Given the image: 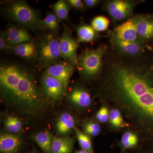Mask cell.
Segmentation results:
<instances>
[{
    "label": "cell",
    "instance_id": "1",
    "mask_svg": "<svg viewBox=\"0 0 153 153\" xmlns=\"http://www.w3.org/2000/svg\"><path fill=\"white\" fill-rule=\"evenodd\" d=\"M100 81L99 97L102 104L120 111L141 144L153 143V68L116 61Z\"/></svg>",
    "mask_w": 153,
    "mask_h": 153
},
{
    "label": "cell",
    "instance_id": "2",
    "mask_svg": "<svg viewBox=\"0 0 153 153\" xmlns=\"http://www.w3.org/2000/svg\"><path fill=\"white\" fill-rule=\"evenodd\" d=\"M1 101L16 112L26 117H42L48 110V100L27 69L13 63L0 66Z\"/></svg>",
    "mask_w": 153,
    "mask_h": 153
},
{
    "label": "cell",
    "instance_id": "3",
    "mask_svg": "<svg viewBox=\"0 0 153 153\" xmlns=\"http://www.w3.org/2000/svg\"><path fill=\"white\" fill-rule=\"evenodd\" d=\"M5 13L10 20L26 29L32 31L43 29L38 13L25 1L11 2L6 7Z\"/></svg>",
    "mask_w": 153,
    "mask_h": 153
},
{
    "label": "cell",
    "instance_id": "4",
    "mask_svg": "<svg viewBox=\"0 0 153 153\" xmlns=\"http://www.w3.org/2000/svg\"><path fill=\"white\" fill-rule=\"evenodd\" d=\"M62 58L59 47V38L55 33L44 34L38 42V66L46 68L61 61Z\"/></svg>",
    "mask_w": 153,
    "mask_h": 153
},
{
    "label": "cell",
    "instance_id": "5",
    "mask_svg": "<svg viewBox=\"0 0 153 153\" xmlns=\"http://www.w3.org/2000/svg\"><path fill=\"white\" fill-rule=\"evenodd\" d=\"M106 46L101 45L95 49H87L77 58L76 66L82 77L87 79L96 78L101 72L102 57Z\"/></svg>",
    "mask_w": 153,
    "mask_h": 153
},
{
    "label": "cell",
    "instance_id": "6",
    "mask_svg": "<svg viewBox=\"0 0 153 153\" xmlns=\"http://www.w3.org/2000/svg\"><path fill=\"white\" fill-rule=\"evenodd\" d=\"M41 87L47 100L52 102L61 101L67 89L59 80L45 73L41 77Z\"/></svg>",
    "mask_w": 153,
    "mask_h": 153
},
{
    "label": "cell",
    "instance_id": "7",
    "mask_svg": "<svg viewBox=\"0 0 153 153\" xmlns=\"http://www.w3.org/2000/svg\"><path fill=\"white\" fill-rule=\"evenodd\" d=\"M78 43V41L72 37L70 30L64 24L63 33L59 38V47L62 58L76 65L78 58L76 50Z\"/></svg>",
    "mask_w": 153,
    "mask_h": 153
},
{
    "label": "cell",
    "instance_id": "8",
    "mask_svg": "<svg viewBox=\"0 0 153 153\" xmlns=\"http://www.w3.org/2000/svg\"><path fill=\"white\" fill-rule=\"evenodd\" d=\"M76 65L67 60L60 61L45 69L44 73L55 77L67 88Z\"/></svg>",
    "mask_w": 153,
    "mask_h": 153
},
{
    "label": "cell",
    "instance_id": "9",
    "mask_svg": "<svg viewBox=\"0 0 153 153\" xmlns=\"http://www.w3.org/2000/svg\"><path fill=\"white\" fill-rule=\"evenodd\" d=\"M134 6V4L132 1L114 0L107 3L106 9L113 19L120 21L131 16Z\"/></svg>",
    "mask_w": 153,
    "mask_h": 153
},
{
    "label": "cell",
    "instance_id": "10",
    "mask_svg": "<svg viewBox=\"0 0 153 153\" xmlns=\"http://www.w3.org/2000/svg\"><path fill=\"white\" fill-rule=\"evenodd\" d=\"M67 97L70 103L78 109H86L92 104L90 94L82 85L74 86L68 92Z\"/></svg>",
    "mask_w": 153,
    "mask_h": 153
},
{
    "label": "cell",
    "instance_id": "11",
    "mask_svg": "<svg viewBox=\"0 0 153 153\" xmlns=\"http://www.w3.org/2000/svg\"><path fill=\"white\" fill-rule=\"evenodd\" d=\"M114 47L118 52L123 55L129 56H136L143 52L144 48L143 41L138 39L133 41L119 40L112 37Z\"/></svg>",
    "mask_w": 153,
    "mask_h": 153
},
{
    "label": "cell",
    "instance_id": "12",
    "mask_svg": "<svg viewBox=\"0 0 153 153\" xmlns=\"http://www.w3.org/2000/svg\"><path fill=\"white\" fill-rule=\"evenodd\" d=\"M4 34L7 44L11 47L32 40L25 28L16 25L8 26Z\"/></svg>",
    "mask_w": 153,
    "mask_h": 153
},
{
    "label": "cell",
    "instance_id": "13",
    "mask_svg": "<svg viewBox=\"0 0 153 153\" xmlns=\"http://www.w3.org/2000/svg\"><path fill=\"white\" fill-rule=\"evenodd\" d=\"M112 37L127 41H135L140 39L134 17L117 27L114 29Z\"/></svg>",
    "mask_w": 153,
    "mask_h": 153
},
{
    "label": "cell",
    "instance_id": "14",
    "mask_svg": "<svg viewBox=\"0 0 153 153\" xmlns=\"http://www.w3.org/2000/svg\"><path fill=\"white\" fill-rule=\"evenodd\" d=\"M134 18L140 40L144 42L153 39V16L140 15Z\"/></svg>",
    "mask_w": 153,
    "mask_h": 153
},
{
    "label": "cell",
    "instance_id": "15",
    "mask_svg": "<svg viewBox=\"0 0 153 153\" xmlns=\"http://www.w3.org/2000/svg\"><path fill=\"white\" fill-rule=\"evenodd\" d=\"M22 146V139L19 134L6 133L0 137L1 153H19Z\"/></svg>",
    "mask_w": 153,
    "mask_h": 153
},
{
    "label": "cell",
    "instance_id": "16",
    "mask_svg": "<svg viewBox=\"0 0 153 153\" xmlns=\"http://www.w3.org/2000/svg\"><path fill=\"white\" fill-rule=\"evenodd\" d=\"M76 127L75 118L68 112L61 114L55 122L56 133L60 137H68Z\"/></svg>",
    "mask_w": 153,
    "mask_h": 153
},
{
    "label": "cell",
    "instance_id": "17",
    "mask_svg": "<svg viewBox=\"0 0 153 153\" xmlns=\"http://www.w3.org/2000/svg\"><path fill=\"white\" fill-rule=\"evenodd\" d=\"M12 50L19 57L30 60H37L38 42L33 40L24 42L12 47Z\"/></svg>",
    "mask_w": 153,
    "mask_h": 153
},
{
    "label": "cell",
    "instance_id": "18",
    "mask_svg": "<svg viewBox=\"0 0 153 153\" xmlns=\"http://www.w3.org/2000/svg\"><path fill=\"white\" fill-rule=\"evenodd\" d=\"M75 139L73 137L54 136L51 146V153H72Z\"/></svg>",
    "mask_w": 153,
    "mask_h": 153
},
{
    "label": "cell",
    "instance_id": "19",
    "mask_svg": "<svg viewBox=\"0 0 153 153\" xmlns=\"http://www.w3.org/2000/svg\"><path fill=\"white\" fill-rule=\"evenodd\" d=\"M140 143L139 137L137 135L130 129H127L123 133L119 143L121 150V153L137 148L139 146Z\"/></svg>",
    "mask_w": 153,
    "mask_h": 153
},
{
    "label": "cell",
    "instance_id": "20",
    "mask_svg": "<svg viewBox=\"0 0 153 153\" xmlns=\"http://www.w3.org/2000/svg\"><path fill=\"white\" fill-rule=\"evenodd\" d=\"M53 137L50 131L45 130L36 134L33 136V139L44 153H51Z\"/></svg>",
    "mask_w": 153,
    "mask_h": 153
},
{
    "label": "cell",
    "instance_id": "21",
    "mask_svg": "<svg viewBox=\"0 0 153 153\" xmlns=\"http://www.w3.org/2000/svg\"><path fill=\"white\" fill-rule=\"evenodd\" d=\"M109 122L111 127L114 129L130 128V125L125 120L118 109L114 108H110Z\"/></svg>",
    "mask_w": 153,
    "mask_h": 153
},
{
    "label": "cell",
    "instance_id": "22",
    "mask_svg": "<svg viewBox=\"0 0 153 153\" xmlns=\"http://www.w3.org/2000/svg\"><path fill=\"white\" fill-rule=\"evenodd\" d=\"M77 41L79 42L88 43L96 39L97 36V31L91 26L82 25L79 26L76 30Z\"/></svg>",
    "mask_w": 153,
    "mask_h": 153
},
{
    "label": "cell",
    "instance_id": "23",
    "mask_svg": "<svg viewBox=\"0 0 153 153\" xmlns=\"http://www.w3.org/2000/svg\"><path fill=\"white\" fill-rule=\"evenodd\" d=\"M4 126L7 131L12 134H19L23 128L22 121L14 115L7 116L4 120Z\"/></svg>",
    "mask_w": 153,
    "mask_h": 153
},
{
    "label": "cell",
    "instance_id": "24",
    "mask_svg": "<svg viewBox=\"0 0 153 153\" xmlns=\"http://www.w3.org/2000/svg\"><path fill=\"white\" fill-rule=\"evenodd\" d=\"M54 14L59 21L67 20L70 10V5L66 1L59 0L52 5Z\"/></svg>",
    "mask_w": 153,
    "mask_h": 153
},
{
    "label": "cell",
    "instance_id": "25",
    "mask_svg": "<svg viewBox=\"0 0 153 153\" xmlns=\"http://www.w3.org/2000/svg\"><path fill=\"white\" fill-rule=\"evenodd\" d=\"M74 131L79 146L82 149L90 153H94L91 137L76 127L74 128Z\"/></svg>",
    "mask_w": 153,
    "mask_h": 153
},
{
    "label": "cell",
    "instance_id": "26",
    "mask_svg": "<svg viewBox=\"0 0 153 153\" xmlns=\"http://www.w3.org/2000/svg\"><path fill=\"white\" fill-rule=\"evenodd\" d=\"M59 21L55 14L49 13L44 19H41L42 27L56 33L59 29Z\"/></svg>",
    "mask_w": 153,
    "mask_h": 153
},
{
    "label": "cell",
    "instance_id": "27",
    "mask_svg": "<svg viewBox=\"0 0 153 153\" xmlns=\"http://www.w3.org/2000/svg\"><path fill=\"white\" fill-rule=\"evenodd\" d=\"M82 131L89 136H97L101 132V126L97 121L90 120L85 121L82 124Z\"/></svg>",
    "mask_w": 153,
    "mask_h": 153
},
{
    "label": "cell",
    "instance_id": "28",
    "mask_svg": "<svg viewBox=\"0 0 153 153\" xmlns=\"http://www.w3.org/2000/svg\"><path fill=\"white\" fill-rule=\"evenodd\" d=\"M110 21L108 18L103 16H99L93 19L91 27L97 32L106 30L109 26Z\"/></svg>",
    "mask_w": 153,
    "mask_h": 153
},
{
    "label": "cell",
    "instance_id": "29",
    "mask_svg": "<svg viewBox=\"0 0 153 153\" xmlns=\"http://www.w3.org/2000/svg\"><path fill=\"white\" fill-rule=\"evenodd\" d=\"M102 104L96 114L95 118L98 123L104 124L109 120L110 108L106 105Z\"/></svg>",
    "mask_w": 153,
    "mask_h": 153
},
{
    "label": "cell",
    "instance_id": "30",
    "mask_svg": "<svg viewBox=\"0 0 153 153\" xmlns=\"http://www.w3.org/2000/svg\"><path fill=\"white\" fill-rule=\"evenodd\" d=\"M66 1L70 6L78 10L83 9L85 5L84 3L82 2L80 0H68Z\"/></svg>",
    "mask_w": 153,
    "mask_h": 153
},
{
    "label": "cell",
    "instance_id": "31",
    "mask_svg": "<svg viewBox=\"0 0 153 153\" xmlns=\"http://www.w3.org/2000/svg\"><path fill=\"white\" fill-rule=\"evenodd\" d=\"M123 153H153V150L149 151L145 149L141 146L137 147L135 149L128 150Z\"/></svg>",
    "mask_w": 153,
    "mask_h": 153
},
{
    "label": "cell",
    "instance_id": "32",
    "mask_svg": "<svg viewBox=\"0 0 153 153\" xmlns=\"http://www.w3.org/2000/svg\"><path fill=\"white\" fill-rule=\"evenodd\" d=\"M12 47H10L6 42L4 33H1L0 36V49L1 50H12Z\"/></svg>",
    "mask_w": 153,
    "mask_h": 153
},
{
    "label": "cell",
    "instance_id": "33",
    "mask_svg": "<svg viewBox=\"0 0 153 153\" xmlns=\"http://www.w3.org/2000/svg\"><path fill=\"white\" fill-rule=\"evenodd\" d=\"M99 1L97 0H84L83 3L86 7L88 8L92 7L96 5Z\"/></svg>",
    "mask_w": 153,
    "mask_h": 153
},
{
    "label": "cell",
    "instance_id": "34",
    "mask_svg": "<svg viewBox=\"0 0 153 153\" xmlns=\"http://www.w3.org/2000/svg\"><path fill=\"white\" fill-rule=\"evenodd\" d=\"M74 153H90L89 152H88V151L82 149H81L79 150H76L75 151V152Z\"/></svg>",
    "mask_w": 153,
    "mask_h": 153
},
{
    "label": "cell",
    "instance_id": "35",
    "mask_svg": "<svg viewBox=\"0 0 153 153\" xmlns=\"http://www.w3.org/2000/svg\"><path fill=\"white\" fill-rule=\"evenodd\" d=\"M30 153H38L37 152H34V151H33V152H30Z\"/></svg>",
    "mask_w": 153,
    "mask_h": 153
}]
</instances>
